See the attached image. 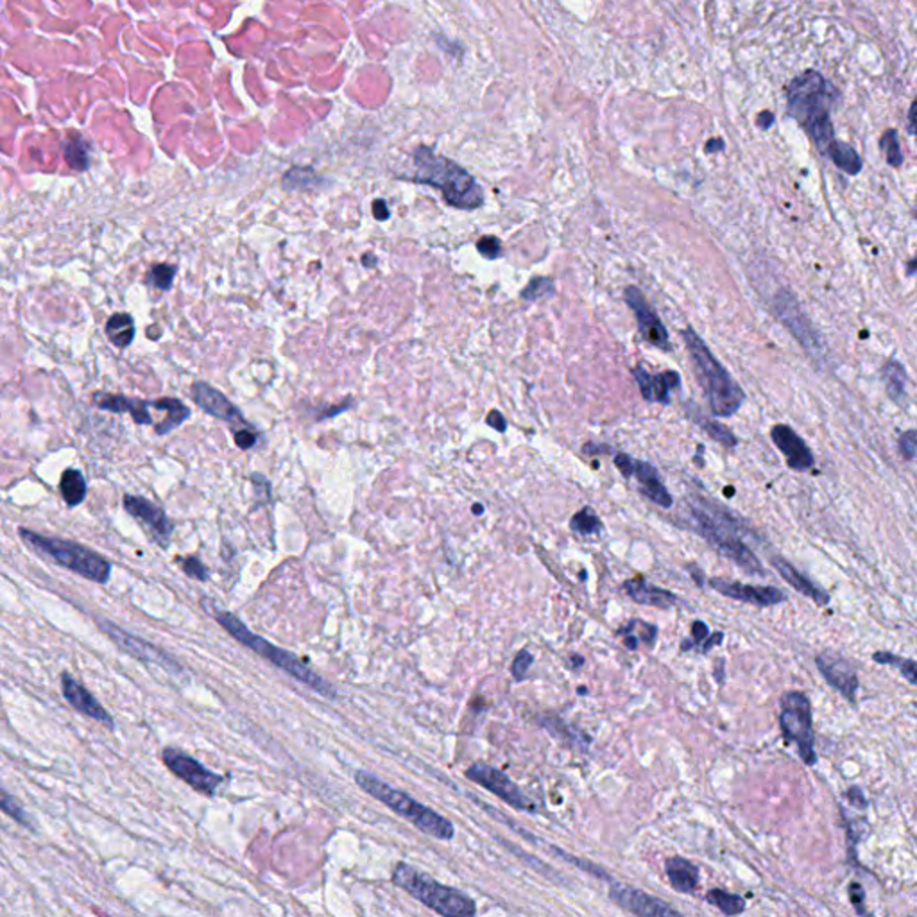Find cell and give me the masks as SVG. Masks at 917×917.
Returning a JSON list of instances; mask_svg holds the SVG:
<instances>
[{
    "label": "cell",
    "instance_id": "6da1fadb",
    "mask_svg": "<svg viewBox=\"0 0 917 917\" xmlns=\"http://www.w3.org/2000/svg\"><path fill=\"white\" fill-rule=\"evenodd\" d=\"M412 164L414 174L407 179L439 190L443 199L454 209L475 210L484 203V192L479 181L461 165L437 154L427 145H418L412 151Z\"/></svg>",
    "mask_w": 917,
    "mask_h": 917
},
{
    "label": "cell",
    "instance_id": "7a4b0ae2",
    "mask_svg": "<svg viewBox=\"0 0 917 917\" xmlns=\"http://www.w3.org/2000/svg\"><path fill=\"white\" fill-rule=\"evenodd\" d=\"M689 516L692 529L720 554L737 563L748 574L765 576L759 557L740 538L744 527L734 521L733 515L725 512V507L714 506L704 498H695L689 502Z\"/></svg>",
    "mask_w": 917,
    "mask_h": 917
},
{
    "label": "cell",
    "instance_id": "3957f363",
    "mask_svg": "<svg viewBox=\"0 0 917 917\" xmlns=\"http://www.w3.org/2000/svg\"><path fill=\"white\" fill-rule=\"evenodd\" d=\"M787 95L790 115L807 128L815 145L824 153L835 140L830 120L832 97L826 80L815 70H807L790 81Z\"/></svg>",
    "mask_w": 917,
    "mask_h": 917
},
{
    "label": "cell",
    "instance_id": "277c9868",
    "mask_svg": "<svg viewBox=\"0 0 917 917\" xmlns=\"http://www.w3.org/2000/svg\"><path fill=\"white\" fill-rule=\"evenodd\" d=\"M683 336L714 416H733L745 402L742 387L734 383L728 369L714 357V353L709 352L703 339L692 328H686Z\"/></svg>",
    "mask_w": 917,
    "mask_h": 917
},
{
    "label": "cell",
    "instance_id": "5b68a950",
    "mask_svg": "<svg viewBox=\"0 0 917 917\" xmlns=\"http://www.w3.org/2000/svg\"><path fill=\"white\" fill-rule=\"evenodd\" d=\"M355 781L364 792L378 799L380 803L386 804L387 809L402 815L420 832L427 833L431 837L439 838V840H451L456 835L454 824L447 818H443L442 813L434 812V810L428 809L402 790L392 789L391 785H387L386 781L373 776L372 773L358 771L355 774Z\"/></svg>",
    "mask_w": 917,
    "mask_h": 917
},
{
    "label": "cell",
    "instance_id": "8992f818",
    "mask_svg": "<svg viewBox=\"0 0 917 917\" xmlns=\"http://www.w3.org/2000/svg\"><path fill=\"white\" fill-rule=\"evenodd\" d=\"M392 883L442 917H475L477 905L468 894L443 885L409 863H397Z\"/></svg>",
    "mask_w": 917,
    "mask_h": 917
},
{
    "label": "cell",
    "instance_id": "52a82bcc",
    "mask_svg": "<svg viewBox=\"0 0 917 917\" xmlns=\"http://www.w3.org/2000/svg\"><path fill=\"white\" fill-rule=\"evenodd\" d=\"M21 536L25 545L31 546L33 551L49 557L63 568H69L78 576L101 583V585H106L111 576V563L80 543L42 536L27 529H21Z\"/></svg>",
    "mask_w": 917,
    "mask_h": 917
},
{
    "label": "cell",
    "instance_id": "ba28073f",
    "mask_svg": "<svg viewBox=\"0 0 917 917\" xmlns=\"http://www.w3.org/2000/svg\"><path fill=\"white\" fill-rule=\"evenodd\" d=\"M215 619H218L219 624L223 625V630L228 631L230 635L234 636L238 644L246 645L248 649L254 650L258 656H262L266 660L277 665L278 669H282L283 672H287V674L293 675V678L302 681V683L308 684L318 694L327 695V697H333V694H336L332 686L322 680V678H319L318 674H314L313 670L308 669L307 665L303 663L298 656L291 655L289 650L280 649L277 645L269 644V642L263 640L260 636L255 635L237 616L223 611V613H218Z\"/></svg>",
    "mask_w": 917,
    "mask_h": 917
},
{
    "label": "cell",
    "instance_id": "9c48e42d",
    "mask_svg": "<svg viewBox=\"0 0 917 917\" xmlns=\"http://www.w3.org/2000/svg\"><path fill=\"white\" fill-rule=\"evenodd\" d=\"M779 726L789 744L798 745L799 756L807 765H815V734L812 725V704L803 692H787L781 697Z\"/></svg>",
    "mask_w": 917,
    "mask_h": 917
},
{
    "label": "cell",
    "instance_id": "30bf717a",
    "mask_svg": "<svg viewBox=\"0 0 917 917\" xmlns=\"http://www.w3.org/2000/svg\"><path fill=\"white\" fill-rule=\"evenodd\" d=\"M162 760H164L165 767L169 768L176 778L181 779L189 787H192L196 792L203 793V796H215L219 787L223 785L224 778L221 774L212 773L210 768L199 764L198 760L192 759L184 751H179V749H165L162 753Z\"/></svg>",
    "mask_w": 917,
    "mask_h": 917
},
{
    "label": "cell",
    "instance_id": "8fae6325",
    "mask_svg": "<svg viewBox=\"0 0 917 917\" xmlns=\"http://www.w3.org/2000/svg\"><path fill=\"white\" fill-rule=\"evenodd\" d=\"M465 776L473 784L481 785L491 793H495L496 798L512 804L513 809L526 810V812H534L536 810L531 798L526 796V792L498 768L486 764H473L470 768H467Z\"/></svg>",
    "mask_w": 917,
    "mask_h": 917
},
{
    "label": "cell",
    "instance_id": "7c38bea8",
    "mask_svg": "<svg viewBox=\"0 0 917 917\" xmlns=\"http://www.w3.org/2000/svg\"><path fill=\"white\" fill-rule=\"evenodd\" d=\"M101 630L105 631L106 635L119 645V649L125 650L126 655L133 656L137 660L145 661V663L158 665L169 672H179L178 663H174L169 656L156 649L150 642L142 640L139 636L129 635L125 630H120L119 625L111 624V622H99Z\"/></svg>",
    "mask_w": 917,
    "mask_h": 917
},
{
    "label": "cell",
    "instance_id": "4fadbf2b",
    "mask_svg": "<svg viewBox=\"0 0 917 917\" xmlns=\"http://www.w3.org/2000/svg\"><path fill=\"white\" fill-rule=\"evenodd\" d=\"M610 897L616 905L635 914L636 917H683L658 897L642 893L630 885H622V883L611 885Z\"/></svg>",
    "mask_w": 917,
    "mask_h": 917
},
{
    "label": "cell",
    "instance_id": "5bb4252c",
    "mask_svg": "<svg viewBox=\"0 0 917 917\" xmlns=\"http://www.w3.org/2000/svg\"><path fill=\"white\" fill-rule=\"evenodd\" d=\"M625 302L630 305L631 310L636 314L642 338L653 346L669 350V332H667L661 319L658 318L655 308L650 307L649 302L645 299L644 294L636 287H627L625 289Z\"/></svg>",
    "mask_w": 917,
    "mask_h": 917
},
{
    "label": "cell",
    "instance_id": "9a60e30c",
    "mask_svg": "<svg viewBox=\"0 0 917 917\" xmlns=\"http://www.w3.org/2000/svg\"><path fill=\"white\" fill-rule=\"evenodd\" d=\"M125 509L133 516L134 520H139L150 531L154 541H158L162 546L169 545L174 527L164 509L154 506L153 502L148 501V498L134 495L125 496Z\"/></svg>",
    "mask_w": 917,
    "mask_h": 917
},
{
    "label": "cell",
    "instance_id": "2e32d148",
    "mask_svg": "<svg viewBox=\"0 0 917 917\" xmlns=\"http://www.w3.org/2000/svg\"><path fill=\"white\" fill-rule=\"evenodd\" d=\"M709 586L715 591H719L720 596L740 600V602H745V604L759 606V608L776 606L785 600L784 591L774 588V586L742 585V583H737V580L728 579H709Z\"/></svg>",
    "mask_w": 917,
    "mask_h": 917
},
{
    "label": "cell",
    "instance_id": "e0dca14e",
    "mask_svg": "<svg viewBox=\"0 0 917 917\" xmlns=\"http://www.w3.org/2000/svg\"><path fill=\"white\" fill-rule=\"evenodd\" d=\"M192 397L193 402L198 403L204 412H209L212 416L230 423L232 427H240V431L249 428L248 422L244 420L243 412L238 411L237 407L230 402L223 392L218 391V389L209 386V384H193Z\"/></svg>",
    "mask_w": 917,
    "mask_h": 917
},
{
    "label": "cell",
    "instance_id": "ac0fdd59",
    "mask_svg": "<svg viewBox=\"0 0 917 917\" xmlns=\"http://www.w3.org/2000/svg\"><path fill=\"white\" fill-rule=\"evenodd\" d=\"M61 692L67 703L75 708V712L86 715L90 719L97 720L106 728L114 729V717L106 712L105 706L95 699L94 695L90 694L89 690L80 683V681L72 678V675L63 672L61 674Z\"/></svg>",
    "mask_w": 917,
    "mask_h": 917
},
{
    "label": "cell",
    "instance_id": "d6986e66",
    "mask_svg": "<svg viewBox=\"0 0 917 917\" xmlns=\"http://www.w3.org/2000/svg\"><path fill=\"white\" fill-rule=\"evenodd\" d=\"M771 437L774 445L784 454L790 470L807 471L815 465V457L809 445L789 425H774Z\"/></svg>",
    "mask_w": 917,
    "mask_h": 917
},
{
    "label": "cell",
    "instance_id": "ffe728a7",
    "mask_svg": "<svg viewBox=\"0 0 917 917\" xmlns=\"http://www.w3.org/2000/svg\"><path fill=\"white\" fill-rule=\"evenodd\" d=\"M776 302H778L776 303V314H778L779 321L789 328L790 332L793 333V338L798 339L810 353L818 355L819 348H821L819 339L815 338V333L812 332L809 322L803 318V314L799 313V307L790 298V294L781 293V296Z\"/></svg>",
    "mask_w": 917,
    "mask_h": 917
},
{
    "label": "cell",
    "instance_id": "44dd1931",
    "mask_svg": "<svg viewBox=\"0 0 917 917\" xmlns=\"http://www.w3.org/2000/svg\"><path fill=\"white\" fill-rule=\"evenodd\" d=\"M818 669L824 680L832 684L833 689L840 692L846 699L855 701L858 692V675L848 661L835 658V656L821 655L815 658Z\"/></svg>",
    "mask_w": 917,
    "mask_h": 917
},
{
    "label": "cell",
    "instance_id": "7402d4cb",
    "mask_svg": "<svg viewBox=\"0 0 917 917\" xmlns=\"http://www.w3.org/2000/svg\"><path fill=\"white\" fill-rule=\"evenodd\" d=\"M633 377L640 387L642 397L647 402L665 403V405L670 402V392L678 389L681 384V377L675 372L650 375L644 366H636L633 369Z\"/></svg>",
    "mask_w": 917,
    "mask_h": 917
},
{
    "label": "cell",
    "instance_id": "603a6c76",
    "mask_svg": "<svg viewBox=\"0 0 917 917\" xmlns=\"http://www.w3.org/2000/svg\"><path fill=\"white\" fill-rule=\"evenodd\" d=\"M94 402L103 411L117 412V414L128 412L133 418V422L139 423V425H153L154 423L153 416H151L153 402L134 400V398L122 397V395H108V392H97Z\"/></svg>",
    "mask_w": 917,
    "mask_h": 917
},
{
    "label": "cell",
    "instance_id": "cb8c5ba5",
    "mask_svg": "<svg viewBox=\"0 0 917 917\" xmlns=\"http://www.w3.org/2000/svg\"><path fill=\"white\" fill-rule=\"evenodd\" d=\"M633 475L636 477V481L640 484L644 496H647L650 502H655L656 506L663 507V509H670V507L674 506V498L670 495L669 490L663 486L660 473H658V470L653 465L636 461L635 459Z\"/></svg>",
    "mask_w": 917,
    "mask_h": 917
},
{
    "label": "cell",
    "instance_id": "d4e9b609",
    "mask_svg": "<svg viewBox=\"0 0 917 917\" xmlns=\"http://www.w3.org/2000/svg\"><path fill=\"white\" fill-rule=\"evenodd\" d=\"M774 568L778 572L779 576L784 577L790 586H792L793 590L799 591L801 596L809 597L812 599L815 604L819 606H826L830 602V596L823 588H819V586L813 585L812 580L809 577H804L801 572L789 563V561L781 557V555H774L773 560Z\"/></svg>",
    "mask_w": 917,
    "mask_h": 917
},
{
    "label": "cell",
    "instance_id": "484cf974",
    "mask_svg": "<svg viewBox=\"0 0 917 917\" xmlns=\"http://www.w3.org/2000/svg\"><path fill=\"white\" fill-rule=\"evenodd\" d=\"M624 590L627 591L631 599L635 600L636 604L653 606L658 610H669L672 606L678 604L675 593L650 585L649 580L640 579V577L625 580Z\"/></svg>",
    "mask_w": 917,
    "mask_h": 917
},
{
    "label": "cell",
    "instance_id": "4316f807",
    "mask_svg": "<svg viewBox=\"0 0 917 917\" xmlns=\"http://www.w3.org/2000/svg\"><path fill=\"white\" fill-rule=\"evenodd\" d=\"M669 882L678 893H694L699 885V868L683 857H670L665 862Z\"/></svg>",
    "mask_w": 917,
    "mask_h": 917
},
{
    "label": "cell",
    "instance_id": "83f0119b",
    "mask_svg": "<svg viewBox=\"0 0 917 917\" xmlns=\"http://www.w3.org/2000/svg\"><path fill=\"white\" fill-rule=\"evenodd\" d=\"M153 407L156 411L165 412L164 422L156 425V434L165 436L174 428L179 427L185 420H189L190 409L185 403L179 402L176 398H160L153 400Z\"/></svg>",
    "mask_w": 917,
    "mask_h": 917
},
{
    "label": "cell",
    "instance_id": "f1b7e54d",
    "mask_svg": "<svg viewBox=\"0 0 917 917\" xmlns=\"http://www.w3.org/2000/svg\"><path fill=\"white\" fill-rule=\"evenodd\" d=\"M883 384L894 403L902 405L907 398V372L896 361H887L882 367Z\"/></svg>",
    "mask_w": 917,
    "mask_h": 917
},
{
    "label": "cell",
    "instance_id": "f546056e",
    "mask_svg": "<svg viewBox=\"0 0 917 917\" xmlns=\"http://www.w3.org/2000/svg\"><path fill=\"white\" fill-rule=\"evenodd\" d=\"M824 153L828 154L833 164L837 165L838 169L844 171V173L855 176V174L860 173V169H862L860 154L855 151V148L846 144V142L833 140L832 144L828 145V150L824 151Z\"/></svg>",
    "mask_w": 917,
    "mask_h": 917
},
{
    "label": "cell",
    "instance_id": "4dcf8cb0",
    "mask_svg": "<svg viewBox=\"0 0 917 917\" xmlns=\"http://www.w3.org/2000/svg\"><path fill=\"white\" fill-rule=\"evenodd\" d=\"M60 491L67 506H80L85 502L86 491H89L85 477L80 470H72V468L64 470L63 475H61Z\"/></svg>",
    "mask_w": 917,
    "mask_h": 917
},
{
    "label": "cell",
    "instance_id": "1f68e13d",
    "mask_svg": "<svg viewBox=\"0 0 917 917\" xmlns=\"http://www.w3.org/2000/svg\"><path fill=\"white\" fill-rule=\"evenodd\" d=\"M106 336L117 348H128L134 339V321L129 314H115L106 325Z\"/></svg>",
    "mask_w": 917,
    "mask_h": 917
},
{
    "label": "cell",
    "instance_id": "d6a6232c",
    "mask_svg": "<svg viewBox=\"0 0 917 917\" xmlns=\"http://www.w3.org/2000/svg\"><path fill=\"white\" fill-rule=\"evenodd\" d=\"M706 900H708L709 905L719 908L720 913L726 914V916H739L745 910L744 897L739 896V894L726 893L720 889H712L706 894Z\"/></svg>",
    "mask_w": 917,
    "mask_h": 917
},
{
    "label": "cell",
    "instance_id": "836d02e7",
    "mask_svg": "<svg viewBox=\"0 0 917 917\" xmlns=\"http://www.w3.org/2000/svg\"><path fill=\"white\" fill-rule=\"evenodd\" d=\"M64 160L74 171H85L89 167V144L81 134H70L64 142Z\"/></svg>",
    "mask_w": 917,
    "mask_h": 917
},
{
    "label": "cell",
    "instance_id": "e575fe53",
    "mask_svg": "<svg viewBox=\"0 0 917 917\" xmlns=\"http://www.w3.org/2000/svg\"><path fill=\"white\" fill-rule=\"evenodd\" d=\"M321 184L318 174L307 167H294L283 176V187L289 190H313Z\"/></svg>",
    "mask_w": 917,
    "mask_h": 917
},
{
    "label": "cell",
    "instance_id": "d590c367",
    "mask_svg": "<svg viewBox=\"0 0 917 917\" xmlns=\"http://www.w3.org/2000/svg\"><path fill=\"white\" fill-rule=\"evenodd\" d=\"M616 635L630 636L636 644L653 645L658 636V627L644 620H630L624 627L616 631Z\"/></svg>",
    "mask_w": 917,
    "mask_h": 917
},
{
    "label": "cell",
    "instance_id": "8d00e7d4",
    "mask_svg": "<svg viewBox=\"0 0 917 917\" xmlns=\"http://www.w3.org/2000/svg\"><path fill=\"white\" fill-rule=\"evenodd\" d=\"M0 812L5 813L8 818L13 819L24 828L35 830L30 813L25 812L24 807L10 792H5L2 787H0Z\"/></svg>",
    "mask_w": 917,
    "mask_h": 917
},
{
    "label": "cell",
    "instance_id": "74e56055",
    "mask_svg": "<svg viewBox=\"0 0 917 917\" xmlns=\"http://www.w3.org/2000/svg\"><path fill=\"white\" fill-rule=\"evenodd\" d=\"M571 529L583 536L599 534L602 531V524H600L599 516L593 513L591 507H583L572 518Z\"/></svg>",
    "mask_w": 917,
    "mask_h": 917
},
{
    "label": "cell",
    "instance_id": "f35d334b",
    "mask_svg": "<svg viewBox=\"0 0 917 917\" xmlns=\"http://www.w3.org/2000/svg\"><path fill=\"white\" fill-rule=\"evenodd\" d=\"M873 660L877 663L893 665V667L900 669V672L907 678L908 683H917L916 663L913 660H907V658H902V656L891 655V653H877L873 656Z\"/></svg>",
    "mask_w": 917,
    "mask_h": 917
},
{
    "label": "cell",
    "instance_id": "ab89813d",
    "mask_svg": "<svg viewBox=\"0 0 917 917\" xmlns=\"http://www.w3.org/2000/svg\"><path fill=\"white\" fill-rule=\"evenodd\" d=\"M552 294H554V282L551 278L536 277L521 291V298L526 302H536V299L549 298Z\"/></svg>",
    "mask_w": 917,
    "mask_h": 917
},
{
    "label": "cell",
    "instance_id": "60d3db41",
    "mask_svg": "<svg viewBox=\"0 0 917 917\" xmlns=\"http://www.w3.org/2000/svg\"><path fill=\"white\" fill-rule=\"evenodd\" d=\"M701 427L706 431L714 442L719 443L725 448H734L739 445V439L734 436L733 432L729 431L728 427H725L722 423L712 422V420H701Z\"/></svg>",
    "mask_w": 917,
    "mask_h": 917
},
{
    "label": "cell",
    "instance_id": "b9f144b4",
    "mask_svg": "<svg viewBox=\"0 0 917 917\" xmlns=\"http://www.w3.org/2000/svg\"><path fill=\"white\" fill-rule=\"evenodd\" d=\"M174 277H176V268L171 263H156L151 268L150 274L145 278V283H150L153 287L160 291H169L173 285Z\"/></svg>",
    "mask_w": 917,
    "mask_h": 917
},
{
    "label": "cell",
    "instance_id": "7bdbcfd3",
    "mask_svg": "<svg viewBox=\"0 0 917 917\" xmlns=\"http://www.w3.org/2000/svg\"><path fill=\"white\" fill-rule=\"evenodd\" d=\"M882 150L887 158V164L893 167H900L903 164L902 148H900V140H897L896 129H889L882 137Z\"/></svg>",
    "mask_w": 917,
    "mask_h": 917
},
{
    "label": "cell",
    "instance_id": "ee69618b",
    "mask_svg": "<svg viewBox=\"0 0 917 917\" xmlns=\"http://www.w3.org/2000/svg\"><path fill=\"white\" fill-rule=\"evenodd\" d=\"M900 451H902V457L905 461H914V457H916L917 451V434L916 431H907L903 432L902 436H900Z\"/></svg>",
    "mask_w": 917,
    "mask_h": 917
},
{
    "label": "cell",
    "instance_id": "f6af8a7d",
    "mask_svg": "<svg viewBox=\"0 0 917 917\" xmlns=\"http://www.w3.org/2000/svg\"><path fill=\"white\" fill-rule=\"evenodd\" d=\"M181 568H184L187 576L193 577V579H209V571H207V566H204L198 557H187V560H181Z\"/></svg>",
    "mask_w": 917,
    "mask_h": 917
},
{
    "label": "cell",
    "instance_id": "bcb514c9",
    "mask_svg": "<svg viewBox=\"0 0 917 917\" xmlns=\"http://www.w3.org/2000/svg\"><path fill=\"white\" fill-rule=\"evenodd\" d=\"M532 658L531 653H527V650H521L520 655L516 656L515 661H513L512 667V674L516 681H521L526 678L527 672H529V667H531Z\"/></svg>",
    "mask_w": 917,
    "mask_h": 917
},
{
    "label": "cell",
    "instance_id": "7dc6e473",
    "mask_svg": "<svg viewBox=\"0 0 917 917\" xmlns=\"http://www.w3.org/2000/svg\"><path fill=\"white\" fill-rule=\"evenodd\" d=\"M477 249H479V254L486 258H498L502 254V243L493 235H486L477 243Z\"/></svg>",
    "mask_w": 917,
    "mask_h": 917
},
{
    "label": "cell",
    "instance_id": "c3c4849f",
    "mask_svg": "<svg viewBox=\"0 0 917 917\" xmlns=\"http://www.w3.org/2000/svg\"><path fill=\"white\" fill-rule=\"evenodd\" d=\"M849 900L854 903L855 910L862 917H871V914L868 913V908H866V893H863L862 885H858V883H851L849 885Z\"/></svg>",
    "mask_w": 917,
    "mask_h": 917
},
{
    "label": "cell",
    "instance_id": "681fc988",
    "mask_svg": "<svg viewBox=\"0 0 917 917\" xmlns=\"http://www.w3.org/2000/svg\"><path fill=\"white\" fill-rule=\"evenodd\" d=\"M615 467L616 470L625 477V479H630L633 475V467H635V459L633 457L627 456V454H616L615 456Z\"/></svg>",
    "mask_w": 917,
    "mask_h": 917
},
{
    "label": "cell",
    "instance_id": "f907efd6",
    "mask_svg": "<svg viewBox=\"0 0 917 917\" xmlns=\"http://www.w3.org/2000/svg\"><path fill=\"white\" fill-rule=\"evenodd\" d=\"M235 443H237L238 448H243V450H248V448L254 447L255 443H257V434L251 432V428H244V431L235 432Z\"/></svg>",
    "mask_w": 917,
    "mask_h": 917
},
{
    "label": "cell",
    "instance_id": "816d5d0a",
    "mask_svg": "<svg viewBox=\"0 0 917 917\" xmlns=\"http://www.w3.org/2000/svg\"><path fill=\"white\" fill-rule=\"evenodd\" d=\"M708 636V625L704 624V622H701V620H695L694 625H692V638H694V642H692V644H704Z\"/></svg>",
    "mask_w": 917,
    "mask_h": 917
},
{
    "label": "cell",
    "instance_id": "f5cc1de1",
    "mask_svg": "<svg viewBox=\"0 0 917 917\" xmlns=\"http://www.w3.org/2000/svg\"><path fill=\"white\" fill-rule=\"evenodd\" d=\"M486 422H487V425H490V427L495 428V431L506 432V428H507L506 418L502 416L501 412L491 411L490 414H487Z\"/></svg>",
    "mask_w": 917,
    "mask_h": 917
},
{
    "label": "cell",
    "instance_id": "db71d44e",
    "mask_svg": "<svg viewBox=\"0 0 917 917\" xmlns=\"http://www.w3.org/2000/svg\"><path fill=\"white\" fill-rule=\"evenodd\" d=\"M373 215L378 219V221H387L389 219V207H387L386 201L384 199H377L375 203H373Z\"/></svg>",
    "mask_w": 917,
    "mask_h": 917
},
{
    "label": "cell",
    "instance_id": "11a10c76",
    "mask_svg": "<svg viewBox=\"0 0 917 917\" xmlns=\"http://www.w3.org/2000/svg\"><path fill=\"white\" fill-rule=\"evenodd\" d=\"M848 798L851 801H855V807H866V799H863L862 790L858 789V787H851L848 792Z\"/></svg>",
    "mask_w": 917,
    "mask_h": 917
},
{
    "label": "cell",
    "instance_id": "9f6ffc18",
    "mask_svg": "<svg viewBox=\"0 0 917 917\" xmlns=\"http://www.w3.org/2000/svg\"><path fill=\"white\" fill-rule=\"evenodd\" d=\"M722 638H725V635H722V633H715L714 636H709V638H706V642H704L703 645L704 653H708V650L712 649V647H715V645L722 644Z\"/></svg>",
    "mask_w": 917,
    "mask_h": 917
},
{
    "label": "cell",
    "instance_id": "6f0895ef",
    "mask_svg": "<svg viewBox=\"0 0 917 917\" xmlns=\"http://www.w3.org/2000/svg\"><path fill=\"white\" fill-rule=\"evenodd\" d=\"M722 150H725V142H722V140L720 139L709 140L708 144H706V148H704V151H706V153L708 154L717 153V151Z\"/></svg>",
    "mask_w": 917,
    "mask_h": 917
},
{
    "label": "cell",
    "instance_id": "680465c9",
    "mask_svg": "<svg viewBox=\"0 0 917 917\" xmlns=\"http://www.w3.org/2000/svg\"><path fill=\"white\" fill-rule=\"evenodd\" d=\"M774 122V115L771 111H764V114L760 115L759 117V126L762 129H768L773 126Z\"/></svg>",
    "mask_w": 917,
    "mask_h": 917
},
{
    "label": "cell",
    "instance_id": "91938a15",
    "mask_svg": "<svg viewBox=\"0 0 917 917\" xmlns=\"http://www.w3.org/2000/svg\"><path fill=\"white\" fill-rule=\"evenodd\" d=\"M914 108H916V106L913 105L910 106V109H908V133L910 134H914V131H916V126H914V119H916Z\"/></svg>",
    "mask_w": 917,
    "mask_h": 917
},
{
    "label": "cell",
    "instance_id": "94428289",
    "mask_svg": "<svg viewBox=\"0 0 917 917\" xmlns=\"http://www.w3.org/2000/svg\"><path fill=\"white\" fill-rule=\"evenodd\" d=\"M690 572H692V576H694L697 586H703L704 574H701V572L695 571V566H690Z\"/></svg>",
    "mask_w": 917,
    "mask_h": 917
},
{
    "label": "cell",
    "instance_id": "6125c7cd",
    "mask_svg": "<svg viewBox=\"0 0 917 917\" xmlns=\"http://www.w3.org/2000/svg\"><path fill=\"white\" fill-rule=\"evenodd\" d=\"M363 263H364V266H367V268H369V266H372V268H373V266H375V263H377V258H375V255H372V254L364 255Z\"/></svg>",
    "mask_w": 917,
    "mask_h": 917
},
{
    "label": "cell",
    "instance_id": "be15d7a7",
    "mask_svg": "<svg viewBox=\"0 0 917 917\" xmlns=\"http://www.w3.org/2000/svg\"><path fill=\"white\" fill-rule=\"evenodd\" d=\"M914 273H916V258L908 262V277H914Z\"/></svg>",
    "mask_w": 917,
    "mask_h": 917
},
{
    "label": "cell",
    "instance_id": "e7e4bbea",
    "mask_svg": "<svg viewBox=\"0 0 917 917\" xmlns=\"http://www.w3.org/2000/svg\"><path fill=\"white\" fill-rule=\"evenodd\" d=\"M473 513H475V515H482V513H484V507L475 506L473 507Z\"/></svg>",
    "mask_w": 917,
    "mask_h": 917
}]
</instances>
